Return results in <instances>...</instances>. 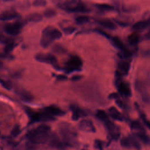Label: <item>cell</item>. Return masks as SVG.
<instances>
[{"label":"cell","instance_id":"1","mask_svg":"<svg viewBox=\"0 0 150 150\" xmlns=\"http://www.w3.org/2000/svg\"><path fill=\"white\" fill-rule=\"evenodd\" d=\"M51 136L50 127L46 124H41L36 127L29 130L26 134L29 143L34 146L47 142Z\"/></svg>","mask_w":150,"mask_h":150},{"label":"cell","instance_id":"2","mask_svg":"<svg viewBox=\"0 0 150 150\" xmlns=\"http://www.w3.org/2000/svg\"><path fill=\"white\" fill-rule=\"evenodd\" d=\"M62 36V32L56 28L52 26H48L44 28L42 32L40 45L43 47L46 48L53 41L60 39Z\"/></svg>","mask_w":150,"mask_h":150},{"label":"cell","instance_id":"3","mask_svg":"<svg viewBox=\"0 0 150 150\" xmlns=\"http://www.w3.org/2000/svg\"><path fill=\"white\" fill-rule=\"evenodd\" d=\"M57 6L67 12L86 13L90 11L84 4L79 1H66L57 4Z\"/></svg>","mask_w":150,"mask_h":150},{"label":"cell","instance_id":"4","mask_svg":"<svg viewBox=\"0 0 150 150\" xmlns=\"http://www.w3.org/2000/svg\"><path fill=\"white\" fill-rule=\"evenodd\" d=\"M60 133L66 143L72 144L75 142L77 138V132L75 129L66 122H62L59 127Z\"/></svg>","mask_w":150,"mask_h":150},{"label":"cell","instance_id":"5","mask_svg":"<svg viewBox=\"0 0 150 150\" xmlns=\"http://www.w3.org/2000/svg\"><path fill=\"white\" fill-rule=\"evenodd\" d=\"M26 111L30 120L33 122H47L55 120V118L44 111H37L31 108H26Z\"/></svg>","mask_w":150,"mask_h":150},{"label":"cell","instance_id":"6","mask_svg":"<svg viewBox=\"0 0 150 150\" xmlns=\"http://www.w3.org/2000/svg\"><path fill=\"white\" fill-rule=\"evenodd\" d=\"M83 62L81 59L77 56H71L65 64V71L70 73L74 71H80L82 67Z\"/></svg>","mask_w":150,"mask_h":150},{"label":"cell","instance_id":"7","mask_svg":"<svg viewBox=\"0 0 150 150\" xmlns=\"http://www.w3.org/2000/svg\"><path fill=\"white\" fill-rule=\"evenodd\" d=\"M24 23L21 21H17L12 23H7L3 26L4 30L8 35L16 36L20 33L23 26Z\"/></svg>","mask_w":150,"mask_h":150},{"label":"cell","instance_id":"8","mask_svg":"<svg viewBox=\"0 0 150 150\" xmlns=\"http://www.w3.org/2000/svg\"><path fill=\"white\" fill-rule=\"evenodd\" d=\"M35 59L38 62L45 63L47 64H52L55 69L59 70L60 67H59L57 60L56 57L50 53H38L35 56Z\"/></svg>","mask_w":150,"mask_h":150},{"label":"cell","instance_id":"9","mask_svg":"<svg viewBox=\"0 0 150 150\" xmlns=\"http://www.w3.org/2000/svg\"><path fill=\"white\" fill-rule=\"evenodd\" d=\"M104 126L112 139L117 140L120 136V129L118 126L111 122L110 120L104 122Z\"/></svg>","mask_w":150,"mask_h":150},{"label":"cell","instance_id":"10","mask_svg":"<svg viewBox=\"0 0 150 150\" xmlns=\"http://www.w3.org/2000/svg\"><path fill=\"white\" fill-rule=\"evenodd\" d=\"M121 145L125 148H134L138 150L141 148L138 141L133 137H123L121 140Z\"/></svg>","mask_w":150,"mask_h":150},{"label":"cell","instance_id":"11","mask_svg":"<svg viewBox=\"0 0 150 150\" xmlns=\"http://www.w3.org/2000/svg\"><path fill=\"white\" fill-rule=\"evenodd\" d=\"M79 128L80 129L90 132H95L96 128L90 120L84 119L80 121L79 123Z\"/></svg>","mask_w":150,"mask_h":150},{"label":"cell","instance_id":"12","mask_svg":"<svg viewBox=\"0 0 150 150\" xmlns=\"http://www.w3.org/2000/svg\"><path fill=\"white\" fill-rule=\"evenodd\" d=\"M47 114L54 117V116H62L65 114V111L62 110L60 107L54 105H51L46 107L43 110Z\"/></svg>","mask_w":150,"mask_h":150},{"label":"cell","instance_id":"13","mask_svg":"<svg viewBox=\"0 0 150 150\" xmlns=\"http://www.w3.org/2000/svg\"><path fill=\"white\" fill-rule=\"evenodd\" d=\"M70 109L72 112V120L74 121L79 120L80 117L87 115L86 112L76 105H71L70 106Z\"/></svg>","mask_w":150,"mask_h":150},{"label":"cell","instance_id":"14","mask_svg":"<svg viewBox=\"0 0 150 150\" xmlns=\"http://www.w3.org/2000/svg\"><path fill=\"white\" fill-rule=\"evenodd\" d=\"M19 14L14 10H6L0 13V21H6L18 18Z\"/></svg>","mask_w":150,"mask_h":150},{"label":"cell","instance_id":"15","mask_svg":"<svg viewBox=\"0 0 150 150\" xmlns=\"http://www.w3.org/2000/svg\"><path fill=\"white\" fill-rule=\"evenodd\" d=\"M16 93L21 98V100L25 102L30 103L33 100V97L32 96V94L24 89L17 88H16Z\"/></svg>","mask_w":150,"mask_h":150},{"label":"cell","instance_id":"16","mask_svg":"<svg viewBox=\"0 0 150 150\" xmlns=\"http://www.w3.org/2000/svg\"><path fill=\"white\" fill-rule=\"evenodd\" d=\"M118 90L120 93L122 94L123 96L129 97L131 96V91L129 86L125 82L121 81L118 83Z\"/></svg>","mask_w":150,"mask_h":150},{"label":"cell","instance_id":"17","mask_svg":"<svg viewBox=\"0 0 150 150\" xmlns=\"http://www.w3.org/2000/svg\"><path fill=\"white\" fill-rule=\"evenodd\" d=\"M109 115L114 120L118 121H122L124 118L122 114L120 112V111L115 108L114 107H111L108 110Z\"/></svg>","mask_w":150,"mask_h":150},{"label":"cell","instance_id":"18","mask_svg":"<svg viewBox=\"0 0 150 150\" xmlns=\"http://www.w3.org/2000/svg\"><path fill=\"white\" fill-rule=\"evenodd\" d=\"M97 22L101 26L110 29H114L116 28L115 25L111 21L107 19H98L97 21Z\"/></svg>","mask_w":150,"mask_h":150},{"label":"cell","instance_id":"19","mask_svg":"<svg viewBox=\"0 0 150 150\" xmlns=\"http://www.w3.org/2000/svg\"><path fill=\"white\" fill-rule=\"evenodd\" d=\"M149 25H150V19L139 21L137 22L132 25V29L135 30H141L145 28Z\"/></svg>","mask_w":150,"mask_h":150},{"label":"cell","instance_id":"20","mask_svg":"<svg viewBox=\"0 0 150 150\" xmlns=\"http://www.w3.org/2000/svg\"><path fill=\"white\" fill-rule=\"evenodd\" d=\"M118 67L120 71H118L121 74H127L130 67V64L127 61H121L118 64Z\"/></svg>","mask_w":150,"mask_h":150},{"label":"cell","instance_id":"21","mask_svg":"<svg viewBox=\"0 0 150 150\" xmlns=\"http://www.w3.org/2000/svg\"><path fill=\"white\" fill-rule=\"evenodd\" d=\"M26 21L28 22H38L40 21L42 19V16L39 13H30L26 16Z\"/></svg>","mask_w":150,"mask_h":150},{"label":"cell","instance_id":"22","mask_svg":"<svg viewBox=\"0 0 150 150\" xmlns=\"http://www.w3.org/2000/svg\"><path fill=\"white\" fill-rule=\"evenodd\" d=\"M131 128L132 129L137 130L139 131L138 132L144 133V128L141 125V124L137 120H134L131 122Z\"/></svg>","mask_w":150,"mask_h":150},{"label":"cell","instance_id":"23","mask_svg":"<svg viewBox=\"0 0 150 150\" xmlns=\"http://www.w3.org/2000/svg\"><path fill=\"white\" fill-rule=\"evenodd\" d=\"M96 116L100 120L102 121L103 122L109 120L108 114L104 110H98L97 111Z\"/></svg>","mask_w":150,"mask_h":150},{"label":"cell","instance_id":"24","mask_svg":"<svg viewBox=\"0 0 150 150\" xmlns=\"http://www.w3.org/2000/svg\"><path fill=\"white\" fill-rule=\"evenodd\" d=\"M90 20L89 16L87 15H79L75 18V21L79 25H82L88 22Z\"/></svg>","mask_w":150,"mask_h":150},{"label":"cell","instance_id":"25","mask_svg":"<svg viewBox=\"0 0 150 150\" xmlns=\"http://www.w3.org/2000/svg\"><path fill=\"white\" fill-rule=\"evenodd\" d=\"M139 40V35L137 33H133L130 34L128 37V41L131 45L137 44Z\"/></svg>","mask_w":150,"mask_h":150},{"label":"cell","instance_id":"26","mask_svg":"<svg viewBox=\"0 0 150 150\" xmlns=\"http://www.w3.org/2000/svg\"><path fill=\"white\" fill-rule=\"evenodd\" d=\"M112 41H113V43L114 44V45L118 49L122 50V51L124 50L125 49H126L125 48V46H124L123 43L118 37L112 38Z\"/></svg>","mask_w":150,"mask_h":150},{"label":"cell","instance_id":"27","mask_svg":"<svg viewBox=\"0 0 150 150\" xmlns=\"http://www.w3.org/2000/svg\"><path fill=\"white\" fill-rule=\"evenodd\" d=\"M96 6L98 9L100 10H106V11H110L114 9V7L108 4H97Z\"/></svg>","mask_w":150,"mask_h":150},{"label":"cell","instance_id":"28","mask_svg":"<svg viewBox=\"0 0 150 150\" xmlns=\"http://www.w3.org/2000/svg\"><path fill=\"white\" fill-rule=\"evenodd\" d=\"M56 11L52 8H47L44 12V15L46 18H52L56 15Z\"/></svg>","mask_w":150,"mask_h":150},{"label":"cell","instance_id":"29","mask_svg":"<svg viewBox=\"0 0 150 150\" xmlns=\"http://www.w3.org/2000/svg\"><path fill=\"white\" fill-rule=\"evenodd\" d=\"M15 45H15V42H14L13 41H12V42H9V43L6 44V46H5V49H4L5 52H6V53H9L10 52H11L12 50H13V49H14Z\"/></svg>","mask_w":150,"mask_h":150},{"label":"cell","instance_id":"30","mask_svg":"<svg viewBox=\"0 0 150 150\" xmlns=\"http://www.w3.org/2000/svg\"><path fill=\"white\" fill-rule=\"evenodd\" d=\"M12 41V40L11 39H9L8 37L5 36L2 33L0 32V42L1 43H3L6 45Z\"/></svg>","mask_w":150,"mask_h":150},{"label":"cell","instance_id":"31","mask_svg":"<svg viewBox=\"0 0 150 150\" xmlns=\"http://www.w3.org/2000/svg\"><path fill=\"white\" fill-rule=\"evenodd\" d=\"M63 32L65 34L70 35L75 31L76 28L74 27H73V26H68V27L63 28Z\"/></svg>","mask_w":150,"mask_h":150},{"label":"cell","instance_id":"32","mask_svg":"<svg viewBox=\"0 0 150 150\" xmlns=\"http://www.w3.org/2000/svg\"><path fill=\"white\" fill-rule=\"evenodd\" d=\"M53 50H54V52L57 53H63L66 52L65 49L63 46L58 45L54 46V47H53Z\"/></svg>","mask_w":150,"mask_h":150},{"label":"cell","instance_id":"33","mask_svg":"<svg viewBox=\"0 0 150 150\" xmlns=\"http://www.w3.org/2000/svg\"><path fill=\"white\" fill-rule=\"evenodd\" d=\"M140 115H141V118H142V121H143L144 124L146 125V127L148 129H150V121L148 120L146 118V117L145 116L144 114H141Z\"/></svg>","mask_w":150,"mask_h":150},{"label":"cell","instance_id":"34","mask_svg":"<svg viewBox=\"0 0 150 150\" xmlns=\"http://www.w3.org/2000/svg\"><path fill=\"white\" fill-rule=\"evenodd\" d=\"M46 4L45 1H35L33 2V5L36 6H43Z\"/></svg>","mask_w":150,"mask_h":150},{"label":"cell","instance_id":"35","mask_svg":"<svg viewBox=\"0 0 150 150\" xmlns=\"http://www.w3.org/2000/svg\"><path fill=\"white\" fill-rule=\"evenodd\" d=\"M0 83L3 86V87H4V88H6V89H8V90H9V89H10V86H9V85L8 84V83L7 82L5 81L4 80H3L2 79H1V78H0Z\"/></svg>","mask_w":150,"mask_h":150},{"label":"cell","instance_id":"36","mask_svg":"<svg viewBox=\"0 0 150 150\" xmlns=\"http://www.w3.org/2000/svg\"><path fill=\"white\" fill-rule=\"evenodd\" d=\"M19 131H20V129H19V127L16 126V127L13 129V130H12V135H13L14 136H16V135H17L19 134Z\"/></svg>","mask_w":150,"mask_h":150},{"label":"cell","instance_id":"37","mask_svg":"<svg viewBox=\"0 0 150 150\" xmlns=\"http://www.w3.org/2000/svg\"><path fill=\"white\" fill-rule=\"evenodd\" d=\"M97 31L98 33H100V34H101V35H103V36H104L108 37V38H110V35H108L107 33H106L105 32L103 31V30H101V29H97Z\"/></svg>","mask_w":150,"mask_h":150},{"label":"cell","instance_id":"38","mask_svg":"<svg viewBox=\"0 0 150 150\" xmlns=\"http://www.w3.org/2000/svg\"><path fill=\"white\" fill-rule=\"evenodd\" d=\"M95 145L97 148H101L103 147V143L100 140H96L95 141Z\"/></svg>","mask_w":150,"mask_h":150},{"label":"cell","instance_id":"39","mask_svg":"<svg viewBox=\"0 0 150 150\" xmlns=\"http://www.w3.org/2000/svg\"><path fill=\"white\" fill-rule=\"evenodd\" d=\"M57 79L58 80H65L67 79V77L64 75H62V74H60L59 76H57Z\"/></svg>","mask_w":150,"mask_h":150},{"label":"cell","instance_id":"40","mask_svg":"<svg viewBox=\"0 0 150 150\" xmlns=\"http://www.w3.org/2000/svg\"><path fill=\"white\" fill-rule=\"evenodd\" d=\"M116 103H117V104L120 107H121V108L124 107L123 103H122L121 100H117L116 101Z\"/></svg>","mask_w":150,"mask_h":150},{"label":"cell","instance_id":"41","mask_svg":"<svg viewBox=\"0 0 150 150\" xmlns=\"http://www.w3.org/2000/svg\"><path fill=\"white\" fill-rule=\"evenodd\" d=\"M81 76H80V75H75V76H74L73 77H72L71 79H72L73 80H79V79H81Z\"/></svg>","mask_w":150,"mask_h":150},{"label":"cell","instance_id":"42","mask_svg":"<svg viewBox=\"0 0 150 150\" xmlns=\"http://www.w3.org/2000/svg\"><path fill=\"white\" fill-rule=\"evenodd\" d=\"M118 97V94H116V93L111 94L110 96V97L111 98H117V97Z\"/></svg>","mask_w":150,"mask_h":150},{"label":"cell","instance_id":"43","mask_svg":"<svg viewBox=\"0 0 150 150\" xmlns=\"http://www.w3.org/2000/svg\"><path fill=\"white\" fill-rule=\"evenodd\" d=\"M149 33H150V30H149Z\"/></svg>","mask_w":150,"mask_h":150}]
</instances>
